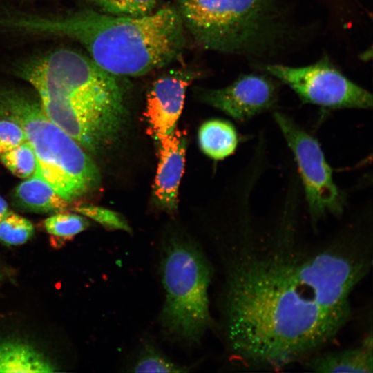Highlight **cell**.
<instances>
[{"instance_id":"obj_8","label":"cell","mask_w":373,"mask_h":373,"mask_svg":"<svg viewBox=\"0 0 373 373\" xmlns=\"http://www.w3.org/2000/svg\"><path fill=\"white\" fill-rule=\"evenodd\" d=\"M274 117L296 162L311 218L341 213L342 196L317 140L287 115L275 112Z\"/></svg>"},{"instance_id":"obj_17","label":"cell","mask_w":373,"mask_h":373,"mask_svg":"<svg viewBox=\"0 0 373 373\" xmlns=\"http://www.w3.org/2000/svg\"><path fill=\"white\" fill-rule=\"evenodd\" d=\"M46 231L52 236L69 239L86 230L89 222L82 216L60 211L55 213L44 222Z\"/></svg>"},{"instance_id":"obj_20","label":"cell","mask_w":373,"mask_h":373,"mask_svg":"<svg viewBox=\"0 0 373 373\" xmlns=\"http://www.w3.org/2000/svg\"><path fill=\"white\" fill-rule=\"evenodd\" d=\"M135 372H184V367L173 363L153 346L146 345L133 367Z\"/></svg>"},{"instance_id":"obj_10","label":"cell","mask_w":373,"mask_h":373,"mask_svg":"<svg viewBox=\"0 0 373 373\" xmlns=\"http://www.w3.org/2000/svg\"><path fill=\"white\" fill-rule=\"evenodd\" d=\"M195 75L188 70L171 71L153 83L147 94L145 116L156 140H160L175 128L187 88Z\"/></svg>"},{"instance_id":"obj_1","label":"cell","mask_w":373,"mask_h":373,"mask_svg":"<svg viewBox=\"0 0 373 373\" xmlns=\"http://www.w3.org/2000/svg\"><path fill=\"white\" fill-rule=\"evenodd\" d=\"M227 278V333L247 367L280 369L327 345L350 315L367 258L348 246L303 252L286 245L245 250Z\"/></svg>"},{"instance_id":"obj_3","label":"cell","mask_w":373,"mask_h":373,"mask_svg":"<svg viewBox=\"0 0 373 373\" xmlns=\"http://www.w3.org/2000/svg\"><path fill=\"white\" fill-rule=\"evenodd\" d=\"M17 74L35 89L46 116L83 148L97 153L119 135L124 90L89 56L59 48L21 64Z\"/></svg>"},{"instance_id":"obj_12","label":"cell","mask_w":373,"mask_h":373,"mask_svg":"<svg viewBox=\"0 0 373 373\" xmlns=\"http://www.w3.org/2000/svg\"><path fill=\"white\" fill-rule=\"evenodd\" d=\"M372 332L361 343L353 348L328 352L307 358V367L322 373L373 372V344Z\"/></svg>"},{"instance_id":"obj_9","label":"cell","mask_w":373,"mask_h":373,"mask_svg":"<svg viewBox=\"0 0 373 373\" xmlns=\"http://www.w3.org/2000/svg\"><path fill=\"white\" fill-rule=\"evenodd\" d=\"M201 97L203 102L236 120L245 122L275 105L277 88L266 76L247 74L227 86L204 90Z\"/></svg>"},{"instance_id":"obj_22","label":"cell","mask_w":373,"mask_h":373,"mask_svg":"<svg viewBox=\"0 0 373 373\" xmlns=\"http://www.w3.org/2000/svg\"><path fill=\"white\" fill-rule=\"evenodd\" d=\"M26 141V134L18 124L0 117V157Z\"/></svg>"},{"instance_id":"obj_13","label":"cell","mask_w":373,"mask_h":373,"mask_svg":"<svg viewBox=\"0 0 373 373\" xmlns=\"http://www.w3.org/2000/svg\"><path fill=\"white\" fill-rule=\"evenodd\" d=\"M13 201L19 209L35 213L65 211L70 202L59 195L43 179L32 175L14 189Z\"/></svg>"},{"instance_id":"obj_6","label":"cell","mask_w":373,"mask_h":373,"mask_svg":"<svg viewBox=\"0 0 373 373\" xmlns=\"http://www.w3.org/2000/svg\"><path fill=\"white\" fill-rule=\"evenodd\" d=\"M165 301L161 318L169 334L186 342L200 338L209 325L208 289L212 269L200 249L173 238L161 261Z\"/></svg>"},{"instance_id":"obj_2","label":"cell","mask_w":373,"mask_h":373,"mask_svg":"<svg viewBox=\"0 0 373 373\" xmlns=\"http://www.w3.org/2000/svg\"><path fill=\"white\" fill-rule=\"evenodd\" d=\"M0 23L4 30L75 39L98 66L115 77L142 76L164 67L180 56L186 41L182 19L171 7L141 17L94 10L8 15Z\"/></svg>"},{"instance_id":"obj_21","label":"cell","mask_w":373,"mask_h":373,"mask_svg":"<svg viewBox=\"0 0 373 373\" xmlns=\"http://www.w3.org/2000/svg\"><path fill=\"white\" fill-rule=\"evenodd\" d=\"M73 210L108 229L131 232V228L126 219L120 213L111 209L92 204H82L75 207Z\"/></svg>"},{"instance_id":"obj_15","label":"cell","mask_w":373,"mask_h":373,"mask_svg":"<svg viewBox=\"0 0 373 373\" xmlns=\"http://www.w3.org/2000/svg\"><path fill=\"white\" fill-rule=\"evenodd\" d=\"M198 142L205 155L219 160L234 153L238 137L235 127L230 122L214 119L201 125L198 131Z\"/></svg>"},{"instance_id":"obj_7","label":"cell","mask_w":373,"mask_h":373,"mask_svg":"<svg viewBox=\"0 0 373 373\" xmlns=\"http://www.w3.org/2000/svg\"><path fill=\"white\" fill-rule=\"evenodd\" d=\"M264 70L289 86L303 102L332 109L372 106V94L345 77L327 57L300 67L268 64Z\"/></svg>"},{"instance_id":"obj_18","label":"cell","mask_w":373,"mask_h":373,"mask_svg":"<svg viewBox=\"0 0 373 373\" xmlns=\"http://www.w3.org/2000/svg\"><path fill=\"white\" fill-rule=\"evenodd\" d=\"M34 231V226L30 220L10 211L0 221V241L7 245L26 243Z\"/></svg>"},{"instance_id":"obj_14","label":"cell","mask_w":373,"mask_h":373,"mask_svg":"<svg viewBox=\"0 0 373 373\" xmlns=\"http://www.w3.org/2000/svg\"><path fill=\"white\" fill-rule=\"evenodd\" d=\"M55 368L30 343L16 339L0 341V372H53Z\"/></svg>"},{"instance_id":"obj_4","label":"cell","mask_w":373,"mask_h":373,"mask_svg":"<svg viewBox=\"0 0 373 373\" xmlns=\"http://www.w3.org/2000/svg\"><path fill=\"white\" fill-rule=\"evenodd\" d=\"M0 117L23 130L37 160L34 175L43 179L69 202L95 190L97 166L83 147L44 113L39 102L19 91L0 89Z\"/></svg>"},{"instance_id":"obj_5","label":"cell","mask_w":373,"mask_h":373,"mask_svg":"<svg viewBox=\"0 0 373 373\" xmlns=\"http://www.w3.org/2000/svg\"><path fill=\"white\" fill-rule=\"evenodd\" d=\"M176 9L196 44L209 50L257 55L285 30L276 0H178Z\"/></svg>"},{"instance_id":"obj_11","label":"cell","mask_w":373,"mask_h":373,"mask_svg":"<svg viewBox=\"0 0 373 373\" xmlns=\"http://www.w3.org/2000/svg\"><path fill=\"white\" fill-rule=\"evenodd\" d=\"M159 159L153 193L157 206L169 211L178 207V189L184 173L186 135L175 128L160 140Z\"/></svg>"},{"instance_id":"obj_23","label":"cell","mask_w":373,"mask_h":373,"mask_svg":"<svg viewBox=\"0 0 373 373\" xmlns=\"http://www.w3.org/2000/svg\"><path fill=\"white\" fill-rule=\"evenodd\" d=\"M9 209L6 200L0 195V221L8 213Z\"/></svg>"},{"instance_id":"obj_24","label":"cell","mask_w":373,"mask_h":373,"mask_svg":"<svg viewBox=\"0 0 373 373\" xmlns=\"http://www.w3.org/2000/svg\"><path fill=\"white\" fill-rule=\"evenodd\" d=\"M2 279H3V274L0 273V282L2 280Z\"/></svg>"},{"instance_id":"obj_16","label":"cell","mask_w":373,"mask_h":373,"mask_svg":"<svg viewBox=\"0 0 373 373\" xmlns=\"http://www.w3.org/2000/svg\"><path fill=\"white\" fill-rule=\"evenodd\" d=\"M0 161L13 175L22 179L34 175L37 168L35 153L28 141L2 155Z\"/></svg>"},{"instance_id":"obj_19","label":"cell","mask_w":373,"mask_h":373,"mask_svg":"<svg viewBox=\"0 0 373 373\" xmlns=\"http://www.w3.org/2000/svg\"><path fill=\"white\" fill-rule=\"evenodd\" d=\"M103 12L122 17H141L153 12L158 0H90Z\"/></svg>"}]
</instances>
